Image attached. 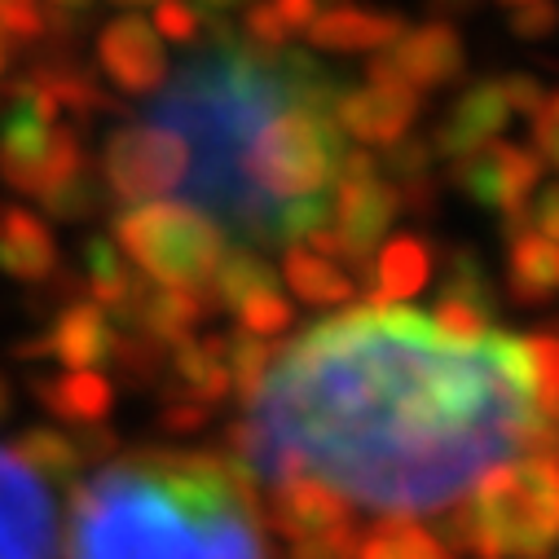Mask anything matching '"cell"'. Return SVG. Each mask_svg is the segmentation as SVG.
<instances>
[{"label":"cell","instance_id":"obj_1","mask_svg":"<svg viewBox=\"0 0 559 559\" xmlns=\"http://www.w3.org/2000/svg\"><path fill=\"white\" fill-rule=\"evenodd\" d=\"M247 409L225 432L247 472H322L366 507L437 511L515 450L528 353L507 331L454 348L418 309L370 300L287 344Z\"/></svg>","mask_w":559,"mask_h":559},{"label":"cell","instance_id":"obj_2","mask_svg":"<svg viewBox=\"0 0 559 559\" xmlns=\"http://www.w3.org/2000/svg\"><path fill=\"white\" fill-rule=\"evenodd\" d=\"M67 559H264L260 520L177 502L132 454L67 493Z\"/></svg>","mask_w":559,"mask_h":559},{"label":"cell","instance_id":"obj_3","mask_svg":"<svg viewBox=\"0 0 559 559\" xmlns=\"http://www.w3.org/2000/svg\"><path fill=\"white\" fill-rule=\"evenodd\" d=\"M467 507L476 559H546L559 542V463H493Z\"/></svg>","mask_w":559,"mask_h":559},{"label":"cell","instance_id":"obj_4","mask_svg":"<svg viewBox=\"0 0 559 559\" xmlns=\"http://www.w3.org/2000/svg\"><path fill=\"white\" fill-rule=\"evenodd\" d=\"M115 247L142 264L159 287L190 292L212 305V277L225 255V234L199 207L136 203L115 216Z\"/></svg>","mask_w":559,"mask_h":559},{"label":"cell","instance_id":"obj_5","mask_svg":"<svg viewBox=\"0 0 559 559\" xmlns=\"http://www.w3.org/2000/svg\"><path fill=\"white\" fill-rule=\"evenodd\" d=\"M53 97L23 71L0 84V177L19 194H45L84 164L80 132L62 123Z\"/></svg>","mask_w":559,"mask_h":559},{"label":"cell","instance_id":"obj_6","mask_svg":"<svg viewBox=\"0 0 559 559\" xmlns=\"http://www.w3.org/2000/svg\"><path fill=\"white\" fill-rule=\"evenodd\" d=\"M190 146L164 123H123L102 146V181L119 203H146L173 190H186Z\"/></svg>","mask_w":559,"mask_h":559},{"label":"cell","instance_id":"obj_7","mask_svg":"<svg viewBox=\"0 0 559 559\" xmlns=\"http://www.w3.org/2000/svg\"><path fill=\"white\" fill-rule=\"evenodd\" d=\"M396 212H401V199L383 181L379 159L361 146H348L335 168V199H331V216H335L331 234H335L340 260L353 264L357 273H366L374 260V247Z\"/></svg>","mask_w":559,"mask_h":559},{"label":"cell","instance_id":"obj_8","mask_svg":"<svg viewBox=\"0 0 559 559\" xmlns=\"http://www.w3.org/2000/svg\"><path fill=\"white\" fill-rule=\"evenodd\" d=\"M537 181H542V159L511 142H489L450 168V186L463 190L476 207L498 212L502 225L524 221L528 194L537 190Z\"/></svg>","mask_w":559,"mask_h":559},{"label":"cell","instance_id":"obj_9","mask_svg":"<svg viewBox=\"0 0 559 559\" xmlns=\"http://www.w3.org/2000/svg\"><path fill=\"white\" fill-rule=\"evenodd\" d=\"M58 520L45 485L0 450V559H53Z\"/></svg>","mask_w":559,"mask_h":559},{"label":"cell","instance_id":"obj_10","mask_svg":"<svg viewBox=\"0 0 559 559\" xmlns=\"http://www.w3.org/2000/svg\"><path fill=\"white\" fill-rule=\"evenodd\" d=\"M418 97L405 80L388 75L383 67H366V84H348L335 102V123L344 136H357L366 146H392L409 132V123L418 119Z\"/></svg>","mask_w":559,"mask_h":559},{"label":"cell","instance_id":"obj_11","mask_svg":"<svg viewBox=\"0 0 559 559\" xmlns=\"http://www.w3.org/2000/svg\"><path fill=\"white\" fill-rule=\"evenodd\" d=\"M115 353V322L106 318V309H97L84 296H67L62 309L53 313V322L40 335H27L14 344L19 361H45L58 357L71 370H97L110 366Z\"/></svg>","mask_w":559,"mask_h":559},{"label":"cell","instance_id":"obj_12","mask_svg":"<svg viewBox=\"0 0 559 559\" xmlns=\"http://www.w3.org/2000/svg\"><path fill=\"white\" fill-rule=\"evenodd\" d=\"M374 67H383L388 75L405 80L414 93H428V88H445L463 75L467 67V49H463V36L445 23V19H432L424 27H405L379 58H370Z\"/></svg>","mask_w":559,"mask_h":559},{"label":"cell","instance_id":"obj_13","mask_svg":"<svg viewBox=\"0 0 559 559\" xmlns=\"http://www.w3.org/2000/svg\"><path fill=\"white\" fill-rule=\"evenodd\" d=\"M97 62L115 80V88H123L128 97H151L168 80L164 40L142 14H123V19H110L102 27Z\"/></svg>","mask_w":559,"mask_h":559},{"label":"cell","instance_id":"obj_14","mask_svg":"<svg viewBox=\"0 0 559 559\" xmlns=\"http://www.w3.org/2000/svg\"><path fill=\"white\" fill-rule=\"evenodd\" d=\"M507 123H511V106H507L502 80L498 75L476 80L441 115V123L432 132V155L445 159V164H459V159L476 155L480 146H489Z\"/></svg>","mask_w":559,"mask_h":559},{"label":"cell","instance_id":"obj_15","mask_svg":"<svg viewBox=\"0 0 559 559\" xmlns=\"http://www.w3.org/2000/svg\"><path fill=\"white\" fill-rule=\"evenodd\" d=\"M269 528L283 533L287 542H309V537H322V533H335L344 524H353V511H348V498L322 480H309V476H287L277 480L273 493H269Z\"/></svg>","mask_w":559,"mask_h":559},{"label":"cell","instance_id":"obj_16","mask_svg":"<svg viewBox=\"0 0 559 559\" xmlns=\"http://www.w3.org/2000/svg\"><path fill=\"white\" fill-rule=\"evenodd\" d=\"M27 75L53 97V106L62 115H71L75 123H93L97 115L115 110V97L97 84L93 67L75 53V45H45L36 49V58L27 62Z\"/></svg>","mask_w":559,"mask_h":559},{"label":"cell","instance_id":"obj_17","mask_svg":"<svg viewBox=\"0 0 559 559\" xmlns=\"http://www.w3.org/2000/svg\"><path fill=\"white\" fill-rule=\"evenodd\" d=\"M507 234V287L515 305L542 309L559 296V242L533 234L524 221L502 225Z\"/></svg>","mask_w":559,"mask_h":559},{"label":"cell","instance_id":"obj_18","mask_svg":"<svg viewBox=\"0 0 559 559\" xmlns=\"http://www.w3.org/2000/svg\"><path fill=\"white\" fill-rule=\"evenodd\" d=\"M58 264L62 255H58L49 225L32 216L27 207L0 203V269L19 277V283H49Z\"/></svg>","mask_w":559,"mask_h":559},{"label":"cell","instance_id":"obj_19","mask_svg":"<svg viewBox=\"0 0 559 559\" xmlns=\"http://www.w3.org/2000/svg\"><path fill=\"white\" fill-rule=\"evenodd\" d=\"M305 32L326 53H361V49H388L405 32V19L392 10L331 5V10H318V19Z\"/></svg>","mask_w":559,"mask_h":559},{"label":"cell","instance_id":"obj_20","mask_svg":"<svg viewBox=\"0 0 559 559\" xmlns=\"http://www.w3.org/2000/svg\"><path fill=\"white\" fill-rule=\"evenodd\" d=\"M168 396H190L203 405H216L234 392L229 366H225V335H203V340H181L168 348Z\"/></svg>","mask_w":559,"mask_h":559},{"label":"cell","instance_id":"obj_21","mask_svg":"<svg viewBox=\"0 0 559 559\" xmlns=\"http://www.w3.org/2000/svg\"><path fill=\"white\" fill-rule=\"evenodd\" d=\"M75 287H80L84 300H93L97 309H106V318L115 322L136 300V292H142V277L132 273V264L115 247V238L93 234L80 247V277H75Z\"/></svg>","mask_w":559,"mask_h":559},{"label":"cell","instance_id":"obj_22","mask_svg":"<svg viewBox=\"0 0 559 559\" xmlns=\"http://www.w3.org/2000/svg\"><path fill=\"white\" fill-rule=\"evenodd\" d=\"M32 396L67 418L75 428H93V424H106V414L115 409V388L106 374L97 370H67V374H40L32 379Z\"/></svg>","mask_w":559,"mask_h":559},{"label":"cell","instance_id":"obj_23","mask_svg":"<svg viewBox=\"0 0 559 559\" xmlns=\"http://www.w3.org/2000/svg\"><path fill=\"white\" fill-rule=\"evenodd\" d=\"M428 277H432V247L418 234H396L379 251V260H370V269H366V283H370V300L374 305L414 300L418 292L428 287Z\"/></svg>","mask_w":559,"mask_h":559},{"label":"cell","instance_id":"obj_24","mask_svg":"<svg viewBox=\"0 0 559 559\" xmlns=\"http://www.w3.org/2000/svg\"><path fill=\"white\" fill-rule=\"evenodd\" d=\"M379 173H388V186L396 190L401 207L414 212H432L437 194H441V177H437V155L428 136H401L388 146V159L379 164Z\"/></svg>","mask_w":559,"mask_h":559},{"label":"cell","instance_id":"obj_25","mask_svg":"<svg viewBox=\"0 0 559 559\" xmlns=\"http://www.w3.org/2000/svg\"><path fill=\"white\" fill-rule=\"evenodd\" d=\"M283 277H287V287L305 305H318V309H331V305L353 300V277L335 260H326V255H318L309 247H287Z\"/></svg>","mask_w":559,"mask_h":559},{"label":"cell","instance_id":"obj_26","mask_svg":"<svg viewBox=\"0 0 559 559\" xmlns=\"http://www.w3.org/2000/svg\"><path fill=\"white\" fill-rule=\"evenodd\" d=\"M260 292H277V273L269 269V260L255 247L225 251L221 264H216V277H212V305L234 313Z\"/></svg>","mask_w":559,"mask_h":559},{"label":"cell","instance_id":"obj_27","mask_svg":"<svg viewBox=\"0 0 559 559\" xmlns=\"http://www.w3.org/2000/svg\"><path fill=\"white\" fill-rule=\"evenodd\" d=\"M357 559H459V555L445 550L437 533H428L414 520H379L374 528L361 533Z\"/></svg>","mask_w":559,"mask_h":559},{"label":"cell","instance_id":"obj_28","mask_svg":"<svg viewBox=\"0 0 559 559\" xmlns=\"http://www.w3.org/2000/svg\"><path fill=\"white\" fill-rule=\"evenodd\" d=\"M10 454H14L36 480H62V485H71V480L80 476V467H84L75 441L62 437V432H53V428H27V432L14 441Z\"/></svg>","mask_w":559,"mask_h":559},{"label":"cell","instance_id":"obj_29","mask_svg":"<svg viewBox=\"0 0 559 559\" xmlns=\"http://www.w3.org/2000/svg\"><path fill=\"white\" fill-rule=\"evenodd\" d=\"M40 203H45V212L53 216V221H67V225H88L102 207H106V181H102V173L84 159L75 173H67L53 190H45L40 194Z\"/></svg>","mask_w":559,"mask_h":559},{"label":"cell","instance_id":"obj_30","mask_svg":"<svg viewBox=\"0 0 559 559\" xmlns=\"http://www.w3.org/2000/svg\"><path fill=\"white\" fill-rule=\"evenodd\" d=\"M441 296L463 300V305L480 309L485 318H493L498 292H493L489 273H485L480 251H472V247H450V251H445V292H441Z\"/></svg>","mask_w":559,"mask_h":559},{"label":"cell","instance_id":"obj_31","mask_svg":"<svg viewBox=\"0 0 559 559\" xmlns=\"http://www.w3.org/2000/svg\"><path fill=\"white\" fill-rule=\"evenodd\" d=\"M273 344L269 340H260V335H247V331H238V335H225V366H229V383H234V392L251 405V396L260 392V383L269 379V370H273Z\"/></svg>","mask_w":559,"mask_h":559},{"label":"cell","instance_id":"obj_32","mask_svg":"<svg viewBox=\"0 0 559 559\" xmlns=\"http://www.w3.org/2000/svg\"><path fill=\"white\" fill-rule=\"evenodd\" d=\"M36 10H40V23H45L49 45H75L97 23L102 0H40Z\"/></svg>","mask_w":559,"mask_h":559},{"label":"cell","instance_id":"obj_33","mask_svg":"<svg viewBox=\"0 0 559 559\" xmlns=\"http://www.w3.org/2000/svg\"><path fill=\"white\" fill-rule=\"evenodd\" d=\"M432 326H437V335L450 340L454 348H476V344L493 331V322H489L480 309H472V305H463V300H450V296H441Z\"/></svg>","mask_w":559,"mask_h":559},{"label":"cell","instance_id":"obj_34","mask_svg":"<svg viewBox=\"0 0 559 559\" xmlns=\"http://www.w3.org/2000/svg\"><path fill=\"white\" fill-rule=\"evenodd\" d=\"M212 14H203L194 0H155V32H164L177 45H199L207 36Z\"/></svg>","mask_w":559,"mask_h":559},{"label":"cell","instance_id":"obj_35","mask_svg":"<svg viewBox=\"0 0 559 559\" xmlns=\"http://www.w3.org/2000/svg\"><path fill=\"white\" fill-rule=\"evenodd\" d=\"M238 318H242V331H247V335L269 340V335H283V331L296 322V309H292L287 296L260 292V296H251V300L238 309Z\"/></svg>","mask_w":559,"mask_h":559},{"label":"cell","instance_id":"obj_36","mask_svg":"<svg viewBox=\"0 0 559 559\" xmlns=\"http://www.w3.org/2000/svg\"><path fill=\"white\" fill-rule=\"evenodd\" d=\"M357 542H361V533L353 524H344L335 533H322V537H309V542H292L287 559H357Z\"/></svg>","mask_w":559,"mask_h":559},{"label":"cell","instance_id":"obj_37","mask_svg":"<svg viewBox=\"0 0 559 559\" xmlns=\"http://www.w3.org/2000/svg\"><path fill=\"white\" fill-rule=\"evenodd\" d=\"M533 146H537V159L559 168V88H546L542 106L533 110Z\"/></svg>","mask_w":559,"mask_h":559},{"label":"cell","instance_id":"obj_38","mask_svg":"<svg viewBox=\"0 0 559 559\" xmlns=\"http://www.w3.org/2000/svg\"><path fill=\"white\" fill-rule=\"evenodd\" d=\"M559 32V5L555 0H533V5L511 10V36L520 40H546Z\"/></svg>","mask_w":559,"mask_h":559},{"label":"cell","instance_id":"obj_39","mask_svg":"<svg viewBox=\"0 0 559 559\" xmlns=\"http://www.w3.org/2000/svg\"><path fill=\"white\" fill-rule=\"evenodd\" d=\"M207 418H212V405L190 401V396H164L159 428H164V432H173V437H190V432L207 428Z\"/></svg>","mask_w":559,"mask_h":559},{"label":"cell","instance_id":"obj_40","mask_svg":"<svg viewBox=\"0 0 559 559\" xmlns=\"http://www.w3.org/2000/svg\"><path fill=\"white\" fill-rule=\"evenodd\" d=\"M498 80H502L511 115H533L542 106V97H546V84L537 75H528V71H511V75H498Z\"/></svg>","mask_w":559,"mask_h":559},{"label":"cell","instance_id":"obj_41","mask_svg":"<svg viewBox=\"0 0 559 559\" xmlns=\"http://www.w3.org/2000/svg\"><path fill=\"white\" fill-rule=\"evenodd\" d=\"M524 225H528L533 234L559 242V186H546V190L537 194V203L524 212Z\"/></svg>","mask_w":559,"mask_h":559},{"label":"cell","instance_id":"obj_42","mask_svg":"<svg viewBox=\"0 0 559 559\" xmlns=\"http://www.w3.org/2000/svg\"><path fill=\"white\" fill-rule=\"evenodd\" d=\"M71 441H75V450H80V459H84V463H102V459H110V454L119 450V437H115L110 428H102V424L80 428Z\"/></svg>","mask_w":559,"mask_h":559},{"label":"cell","instance_id":"obj_43","mask_svg":"<svg viewBox=\"0 0 559 559\" xmlns=\"http://www.w3.org/2000/svg\"><path fill=\"white\" fill-rule=\"evenodd\" d=\"M476 5H480V0H428V10H432L437 19H445V23L459 19V14H472Z\"/></svg>","mask_w":559,"mask_h":559},{"label":"cell","instance_id":"obj_44","mask_svg":"<svg viewBox=\"0 0 559 559\" xmlns=\"http://www.w3.org/2000/svg\"><path fill=\"white\" fill-rule=\"evenodd\" d=\"M194 5H199L203 14H212V19H221V14H229L234 5H242V0H194Z\"/></svg>","mask_w":559,"mask_h":559},{"label":"cell","instance_id":"obj_45","mask_svg":"<svg viewBox=\"0 0 559 559\" xmlns=\"http://www.w3.org/2000/svg\"><path fill=\"white\" fill-rule=\"evenodd\" d=\"M14 409V388H10V379L0 374V424H5V414Z\"/></svg>","mask_w":559,"mask_h":559},{"label":"cell","instance_id":"obj_46","mask_svg":"<svg viewBox=\"0 0 559 559\" xmlns=\"http://www.w3.org/2000/svg\"><path fill=\"white\" fill-rule=\"evenodd\" d=\"M5 71H10V45H5V36H0V80H5Z\"/></svg>","mask_w":559,"mask_h":559},{"label":"cell","instance_id":"obj_47","mask_svg":"<svg viewBox=\"0 0 559 559\" xmlns=\"http://www.w3.org/2000/svg\"><path fill=\"white\" fill-rule=\"evenodd\" d=\"M115 5H151V0H115Z\"/></svg>","mask_w":559,"mask_h":559},{"label":"cell","instance_id":"obj_48","mask_svg":"<svg viewBox=\"0 0 559 559\" xmlns=\"http://www.w3.org/2000/svg\"><path fill=\"white\" fill-rule=\"evenodd\" d=\"M502 5H533V0H502Z\"/></svg>","mask_w":559,"mask_h":559},{"label":"cell","instance_id":"obj_49","mask_svg":"<svg viewBox=\"0 0 559 559\" xmlns=\"http://www.w3.org/2000/svg\"><path fill=\"white\" fill-rule=\"evenodd\" d=\"M555 559H559V555H555Z\"/></svg>","mask_w":559,"mask_h":559}]
</instances>
